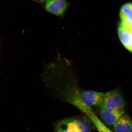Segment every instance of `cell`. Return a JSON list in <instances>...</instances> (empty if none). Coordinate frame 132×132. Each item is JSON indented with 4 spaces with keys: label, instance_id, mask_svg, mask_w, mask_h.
Segmentation results:
<instances>
[{
    "label": "cell",
    "instance_id": "cell-1",
    "mask_svg": "<svg viewBox=\"0 0 132 132\" xmlns=\"http://www.w3.org/2000/svg\"><path fill=\"white\" fill-rule=\"evenodd\" d=\"M57 132H91L90 121L85 118H67L60 121L55 126Z\"/></svg>",
    "mask_w": 132,
    "mask_h": 132
},
{
    "label": "cell",
    "instance_id": "cell-2",
    "mask_svg": "<svg viewBox=\"0 0 132 132\" xmlns=\"http://www.w3.org/2000/svg\"><path fill=\"white\" fill-rule=\"evenodd\" d=\"M125 101L121 94L117 90H113L104 93L101 108L124 109Z\"/></svg>",
    "mask_w": 132,
    "mask_h": 132
},
{
    "label": "cell",
    "instance_id": "cell-3",
    "mask_svg": "<svg viewBox=\"0 0 132 132\" xmlns=\"http://www.w3.org/2000/svg\"><path fill=\"white\" fill-rule=\"evenodd\" d=\"M104 93L81 90L80 91L78 97V102L76 106L80 103L88 106L101 105L104 96Z\"/></svg>",
    "mask_w": 132,
    "mask_h": 132
},
{
    "label": "cell",
    "instance_id": "cell-4",
    "mask_svg": "<svg viewBox=\"0 0 132 132\" xmlns=\"http://www.w3.org/2000/svg\"><path fill=\"white\" fill-rule=\"evenodd\" d=\"M70 6L67 0H47L44 5V9L53 15L62 17Z\"/></svg>",
    "mask_w": 132,
    "mask_h": 132
},
{
    "label": "cell",
    "instance_id": "cell-5",
    "mask_svg": "<svg viewBox=\"0 0 132 132\" xmlns=\"http://www.w3.org/2000/svg\"><path fill=\"white\" fill-rule=\"evenodd\" d=\"M101 109V118L104 123L109 126H113L125 114L124 109Z\"/></svg>",
    "mask_w": 132,
    "mask_h": 132
},
{
    "label": "cell",
    "instance_id": "cell-6",
    "mask_svg": "<svg viewBox=\"0 0 132 132\" xmlns=\"http://www.w3.org/2000/svg\"><path fill=\"white\" fill-rule=\"evenodd\" d=\"M131 28L124 26L121 22L118 24V33L120 39L126 48L130 51Z\"/></svg>",
    "mask_w": 132,
    "mask_h": 132
},
{
    "label": "cell",
    "instance_id": "cell-7",
    "mask_svg": "<svg viewBox=\"0 0 132 132\" xmlns=\"http://www.w3.org/2000/svg\"><path fill=\"white\" fill-rule=\"evenodd\" d=\"M120 16L121 22L124 26L132 27V3H126L120 9Z\"/></svg>",
    "mask_w": 132,
    "mask_h": 132
},
{
    "label": "cell",
    "instance_id": "cell-8",
    "mask_svg": "<svg viewBox=\"0 0 132 132\" xmlns=\"http://www.w3.org/2000/svg\"><path fill=\"white\" fill-rule=\"evenodd\" d=\"M115 132H132V120L128 116L124 114L113 125Z\"/></svg>",
    "mask_w": 132,
    "mask_h": 132
},
{
    "label": "cell",
    "instance_id": "cell-9",
    "mask_svg": "<svg viewBox=\"0 0 132 132\" xmlns=\"http://www.w3.org/2000/svg\"><path fill=\"white\" fill-rule=\"evenodd\" d=\"M89 116L91 120L94 124L96 128L99 132H112L108 128L102 123L98 119L92 111V109H90L85 112Z\"/></svg>",
    "mask_w": 132,
    "mask_h": 132
},
{
    "label": "cell",
    "instance_id": "cell-10",
    "mask_svg": "<svg viewBox=\"0 0 132 132\" xmlns=\"http://www.w3.org/2000/svg\"><path fill=\"white\" fill-rule=\"evenodd\" d=\"M31 1L36 2L38 3H45L47 0H31Z\"/></svg>",
    "mask_w": 132,
    "mask_h": 132
},
{
    "label": "cell",
    "instance_id": "cell-11",
    "mask_svg": "<svg viewBox=\"0 0 132 132\" xmlns=\"http://www.w3.org/2000/svg\"><path fill=\"white\" fill-rule=\"evenodd\" d=\"M130 52H132V27L131 28V46Z\"/></svg>",
    "mask_w": 132,
    "mask_h": 132
},
{
    "label": "cell",
    "instance_id": "cell-12",
    "mask_svg": "<svg viewBox=\"0 0 132 132\" xmlns=\"http://www.w3.org/2000/svg\"><path fill=\"white\" fill-rule=\"evenodd\" d=\"M55 132H57V131H55Z\"/></svg>",
    "mask_w": 132,
    "mask_h": 132
}]
</instances>
